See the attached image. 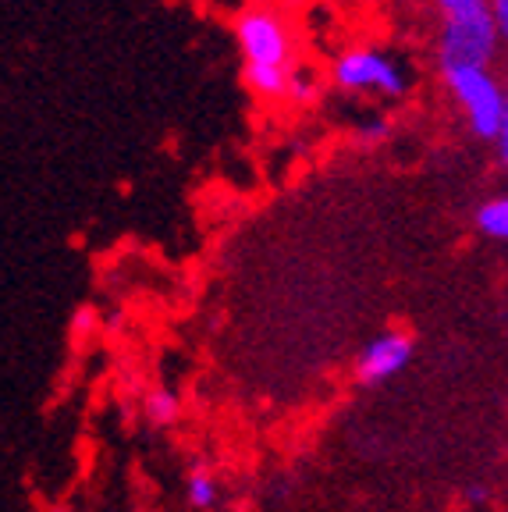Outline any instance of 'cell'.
<instances>
[{
	"instance_id": "6da1fadb",
	"label": "cell",
	"mask_w": 508,
	"mask_h": 512,
	"mask_svg": "<svg viewBox=\"0 0 508 512\" xmlns=\"http://www.w3.org/2000/svg\"><path fill=\"white\" fill-rule=\"evenodd\" d=\"M235 43L242 54V82L260 100H285L295 72L292 32L278 8L249 4L235 15Z\"/></svg>"
},
{
	"instance_id": "7a4b0ae2",
	"label": "cell",
	"mask_w": 508,
	"mask_h": 512,
	"mask_svg": "<svg viewBox=\"0 0 508 512\" xmlns=\"http://www.w3.org/2000/svg\"><path fill=\"white\" fill-rule=\"evenodd\" d=\"M437 11V72L491 68L501 36L491 15V0H434Z\"/></svg>"
},
{
	"instance_id": "3957f363",
	"label": "cell",
	"mask_w": 508,
	"mask_h": 512,
	"mask_svg": "<svg viewBox=\"0 0 508 512\" xmlns=\"http://www.w3.org/2000/svg\"><path fill=\"white\" fill-rule=\"evenodd\" d=\"M445 89L459 104L466 128L484 143H498L505 121V86L491 68H455L441 75Z\"/></svg>"
},
{
	"instance_id": "277c9868",
	"label": "cell",
	"mask_w": 508,
	"mask_h": 512,
	"mask_svg": "<svg viewBox=\"0 0 508 512\" xmlns=\"http://www.w3.org/2000/svg\"><path fill=\"white\" fill-rule=\"evenodd\" d=\"M331 82L352 96L374 93L384 100H402L409 93V72L402 68V61L377 47L342 50L331 64Z\"/></svg>"
},
{
	"instance_id": "5b68a950",
	"label": "cell",
	"mask_w": 508,
	"mask_h": 512,
	"mask_svg": "<svg viewBox=\"0 0 508 512\" xmlns=\"http://www.w3.org/2000/svg\"><path fill=\"white\" fill-rule=\"evenodd\" d=\"M413 352H416L413 335H405V331H398V328L381 331V335H374L363 349H359L356 381L363 384V388H374V384L391 381V377H398L409 363H413Z\"/></svg>"
},
{
	"instance_id": "8992f818",
	"label": "cell",
	"mask_w": 508,
	"mask_h": 512,
	"mask_svg": "<svg viewBox=\"0 0 508 512\" xmlns=\"http://www.w3.org/2000/svg\"><path fill=\"white\" fill-rule=\"evenodd\" d=\"M185 498H189L192 509L214 512V505L221 502V484H217L210 466H203V463L189 466V473H185Z\"/></svg>"
},
{
	"instance_id": "52a82bcc",
	"label": "cell",
	"mask_w": 508,
	"mask_h": 512,
	"mask_svg": "<svg viewBox=\"0 0 508 512\" xmlns=\"http://www.w3.org/2000/svg\"><path fill=\"white\" fill-rule=\"evenodd\" d=\"M473 224L477 232L491 242H508V192H498L491 200H484L473 210Z\"/></svg>"
},
{
	"instance_id": "ba28073f",
	"label": "cell",
	"mask_w": 508,
	"mask_h": 512,
	"mask_svg": "<svg viewBox=\"0 0 508 512\" xmlns=\"http://www.w3.org/2000/svg\"><path fill=\"white\" fill-rule=\"evenodd\" d=\"M143 413L153 427H171L178 424V416H182V399H178L175 388H167V384H157L150 388L143 399Z\"/></svg>"
},
{
	"instance_id": "9c48e42d",
	"label": "cell",
	"mask_w": 508,
	"mask_h": 512,
	"mask_svg": "<svg viewBox=\"0 0 508 512\" xmlns=\"http://www.w3.org/2000/svg\"><path fill=\"white\" fill-rule=\"evenodd\" d=\"M317 93H320L317 75H313L310 68H299V64H295V72H292V79H288V89H285L288 104L306 107V104H313V100H317Z\"/></svg>"
},
{
	"instance_id": "30bf717a",
	"label": "cell",
	"mask_w": 508,
	"mask_h": 512,
	"mask_svg": "<svg viewBox=\"0 0 508 512\" xmlns=\"http://www.w3.org/2000/svg\"><path fill=\"white\" fill-rule=\"evenodd\" d=\"M391 132H395V121L384 118V114H374V118L359 121L356 143H363V146H381V143H388V139H391Z\"/></svg>"
},
{
	"instance_id": "8fae6325",
	"label": "cell",
	"mask_w": 508,
	"mask_h": 512,
	"mask_svg": "<svg viewBox=\"0 0 508 512\" xmlns=\"http://www.w3.org/2000/svg\"><path fill=\"white\" fill-rule=\"evenodd\" d=\"M491 15L494 25H498L501 47H508V0H491Z\"/></svg>"
},
{
	"instance_id": "7c38bea8",
	"label": "cell",
	"mask_w": 508,
	"mask_h": 512,
	"mask_svg": "<svg viewBox=\"0 0 508 512\" xmlns=\"http://www.w3.org/2000/svg\"><path fill=\"white\" fill-rule=\"evenodd\" d=\"M498 160L508 168V82H505V121H501V136H498Z\"/></svg>"
},
{
	"instance_id": "4fadbf2b",
	"label": "cell",
	"mask_w": 508,
	"mask_h": 512,
	"mask_svg": "<svg viewBox=\"0 0 508 512\" xmlns=\"http://www.w3.org/2000/svg\"><path fill=\"white\" fill-rule=\"evenodd\" d=\"M469 498H473V502H484L487 491H484V488H469Z\"/></svg>"
}]
</instances>
